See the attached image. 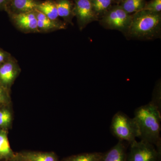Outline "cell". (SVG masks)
<instances>
[{"instance_id": "cell-5", "label": "cell", "mask_w": 161, "mask_h": 161, "mask_svg": "<svg viewBox=\"0 0 161 161\" xmlns=\"http://www.w3.org/2000/svg\"><path fill=\"white\" fill-rule=\"evenodd\" d=\"M161 151L146 141L136 140L130 144L127 161H160Z\"/></svg>"}, {"instance_id": "cell-4", "label": "cell", "mask_w": 161, "mask_h": 161, "mask_svg": "<svg viewBox=\"0 0 161 161\" xmlns=\"http://www.w3.org/2000/svg\"><path fill=\"white\" fill-rule=\"evenodd\" d=\"M132 19V14H128L118 4L111 6L98 21L105 29L119 31L126 36Z\"/></svg>"}, {"instance_id": "cell-13", "label": "cell", "mask_w": 161, "mask_h": 161, "mask_svg": "<svg viewBox=\"0 0 161 161\" xmlns=\"http://www.w3.org/2000/svg\"><path fill=\"white\" fill-rule=\"evenodd\" d=\"M126 148L124 141L117 144L105 153H103L100 161H127Z\"/></svg>"}, {"instance_id": "cell-20", "label": "cell", "mask_w": 161, "mask_h": 161, "mask_svg": "<svg viewBox=\"0 0 161 161\" xmlns=\"http://www.w3.org/2000/svg\"><path fill=\"white\" fill-rule=\"evenodd\" d=\"M161 112V84L160 79L156 84L152 94V100L150 102Z\"/></svg>"}, {"instance_id": "cell-1", "label": "cell", "mask_w": 161, "mask_h": 161, "mask_svg": "<svg viewBox=\"0 0 161 161\" xmlns=\"http://www.w3.org/2000/svg\"><path fill=\"white\" fill-rule=\"evenodd\" d=\"M161 112L152 104L139 107L133 117L138 126L139 137L156 147L161 151Z\"/></svg>"}, {"instance_id": "cell-26", "label": "cell", "mask_w": 161, "mask_h": 161, "mask_svg": "<svg viewBox=\"0 0 161 161\" xmlns=\"http://www.w3.org/2000/svg\"><path fill=\"white\" fill-rule=\"evenodd\" d=\"M125 1V0H115V2H116L118 3V4H120V3H121L122 2H123V1Z\"/></svg>"}, {"instance_id": "cell-24", "label": "cell", "mask_w": 161, "mask_h": 161, "mask_svg": "<svg viewBox=\"0 0 161 161\" xmlns=\"http://www.w3.org/2000/svg\"><path fill=\"white\" fill-rule=\"evenodd\" d=\"M9 0H0V11H5Z\"/></svg>"}, {"instance_id": "cell-11", "label": "cell", "mask_w": 161, "mask_h": 161, "mask_svg": "<svg viewBox=\"0 0 161 161\" xmlns=\"http://www.w3.org/2000/svg\"><path fill=\"white\" fill-rule=\"evenodd\" d=\"M16 154L24 161H60L57 154L53 152L25 151Z\"/></svg>"}, {"instance_id": "cell-14", "label": "cell", "mask_w": 161, "mask_h": 161, "mask_svg": "<svg viewBox=\"0 0 161 161\" xmlns=\"http://www.w3.org/2000/svg\"><path fill=\"white\" fill-rule=\"evenodd\" d=\"M36 9L53 20L59 19L58 9L55 0H45L38 5Z\"/></svg>"}, {"instance_id": "cell-10", "label": "cell", "mask_w": 161, "mask_h": 161, "mask_svg": "<svg viewBox=\"0 0 161 161\" xmlns=\"http://www.w3.org/2000/svg\"><path fill=\"white\" fill-rule=\"evenodd\" d=\"M42 1L40 0H9L5 11L8 15L34 11Z\"/></svg>"}, {"instance_id": "cell-25", "label": "cell", "mask_w": 161, "mask_h": 161, "mask_svg": "<svg viewBox=\"0 0 161 161\" xmlns=\"http://www.w3.org/2000/svg\"><path fill=\"white\" fill-rule=\"evenodd\" d=\"M4 161H24L23 159L20 158L19 156L16 155L15 153V156L13 158L8 159L4 160Z\"/></svg>"}, {"instance_id": "cell-21", "label": "cell", "mask_w": 161, "mask_h": 161, "mask_svg": "<svg viewBox=\"0 0 161 161\" xmlns=\"http://www.w3.org/2000/svg\"><path fill=\"white\" fill-rule=\"evenodd\" d=\"M143 10L153 12H161V0H151L148 3H146Z\"/></svg>"}, {"instance_id": "cell-22", "label": "cell", "mask_w": 161, "mask_h": 161, "mask_svg": "<svg viewBox=\"0 0 161 161\" xmlns=\"http://www.w3.org/2000/svg\"><path fill=\"white\" fill-rule=\"evenodd\" d=\"M10 102L9 91L0 84V105H6Z\"/></svg>"}, {"instance_id": "cell-3", "label": "cell", "mask_w": 161, "mask_h": 161, "mask_svg": "<svg viewBox=\"0 0 161 161\" xmlns=\"http://www.w3.org/2000/svg\"><path fill=\"white\" fill-rule=\"evenodd\" d=\"M111 130L112 134L119 140L125 141L130 144L139 136L135 119L121 112L116 113L112 118Z\"/></svg>"}, {"instance_id": "cell-6", "label": "cell", "mask_w": 161, "mask_h": 161, "mask_svg": "<svg viewBox=\"0 0 161 161\" xmlns=\"http://www.w3.org/2000/svg\"><path fill=\"white\" fill-rule=\"evenodd\" d=\"M73 2L74 14L80 31L90 23L99 20L93 10L91 0H73Z\"/></svg>"}, {"instance_id": "cell-19", "label": "cell", "mask_w": 161, "mask_h": 161, "mask_svg": "<svg viewBox=\"0 0 161 161\" xmlns=\"http://www.w3.org/2000/svg\"><path fill=\"white\" fill-rule=\"evenodd\" d=\"M13 121L11 111L8 108H0V128L6 130L11 126Z\"/></svg>"}, {"instance_id": "cell-17", "label": "cell", "mask_w": 161, "mask_h": 161, "mask_svg": "<svg viewBox=\"0 0 161 161\" xmlns=\"http://www.w3.org/2000/svg\"><path fill=\"white\" fill-rule=\"evenodd\" d=\"M103 153H86L68 157L61 161H100Z\"/></svg>"}, {"instance_id": "cell-8", "label": "cell", "mask_w": 161, "mask_h": 161, "mask_svg": "<svg viewBox=\"0 0 161 161\" xmlns=\"http://www.w3.org/2000/svg\"><path fill=\"white\" fill-rule=\"evenodd\" d=\"M8 16L15 27L20 31L26 34L39 33L35 11Z\"/></svg>"}, {"instance_id": "cell-18", "label": "cell", "mask_w": 161, "mask_h": 161, "mask_svg": "<svg viewBox=\"0 0 161 161\" xmlns=\"http://www.w3.org/2000/svg\"><path fill=\"white\" fill-rule=\"evenodd\" d=\"M93 10L99 19L107 11L115 0H91Z\"/></svg>"}, {"instance_id": "cell-23", "label": "cell", "mask_w": 161, "mask_h": 161, "mask_svg": "<svg viewBox=\"0 0 161 161\" xmlns=\"http://www.w3.org/2000/svg\"><path fill=\"white\" fill-rule=\"evenodd\" d=\"M12 55L8 52L0 48V64L6 62L11 58Z\"/></svg>"}, {"instance_id": "cell-15", "label": "cell", "mask_w": 161, "mask_h": 161, "mask_svg": "<svg viewBox=\"0 0 161 161\" xmlns=\"http://www.w3.org/2000/svg\"><path fill=\"white\" fill-rule=\"evenodd\" d=\"M15 156V153L10 148L7 132L6 130H0V159L6 160Z\"/></svg>"}, {"instance_id": "cell-12", "label": "cell", "mask_w": 161, "mask_h": 161, "mask_svg": "<svg viewBox=\"0 0 161 161\" xmlns=\"http://www.w3.org/2000/svg\"><path fill=\"white\" fill-rule=\"evenodd\" d=\"M58 15L62 18L67 24L74 25L73 19L75 17L74 14V3L72 0H55Z\"/></svg>"}, {"instance_id": "cell-9", "label": "cell", "mask_w": 161, "mask_h": 161, "mask_svg": "<svg viewBox=\"0 0 161 161\" xmlns=\"http://www.w3.org/2000/svg\"><path fill=\"white\" fill-rule=\"evenodd\" d=\"M37 20L38 29L39 33H47L51 32L65 29L67 24L59 19L53 20L47 17L39 10H35Z\"/></svg>"}, {"instance_id": "cell-2", "label": "cell", "mask_w": 161, "mask_h": 161, "mask_svg": "<svg viewBox=\"0 0 161 161\" xmlns=\"http://www.w3.org/2000/svg\"><path fill=\"white\" fill-rule=\"evenodd\" d=\"M161 12L142 10L132 14L126 36L138 40H152L160 37Z\"/></svg>"}, {"instance_id": "cell-16", "label": "cell", "mask_w": 161, "mask_h": 161, "mask_svg": "<svg viewBox=\"0 0 161 161\" xmlns=\"http://www.w3.org/2000/svg\"><path fill=\"white\" fill-rule=\"evenodd\" d=\"M146 4V0H125L119 5L128 14H132L143 10Z\"/></svg>"}, {"instance_id": "cell-7", "label": "cell", "mask_w": 161, "mask_h": 161, "mask_svg": "<svg viewBox=\"0 0 161 161\" xmlns=\"http://www.w3.org/2000/svg\"><path fill=\"white\" fill-rule=\"evenodd\" d=\"M20 72L17 60L12 56L9 60L0 64V84L9 91Z\"/></svg>"}]
</instances>
